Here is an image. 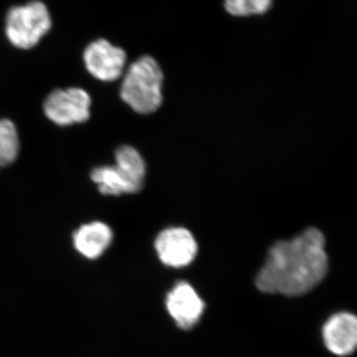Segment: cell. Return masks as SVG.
<instances>
[{"label":"cell","instance_id":"7c38bea8","mask_svg":"<svg viewBox=\"0 0 357 357\" xmlns=\"http://www.w3.org/2000/svg\"><path fill=\"white\" fill-rule=\"evenodd\" d=\"M273 0H223V7L234 17H249L267 13Z\"/></svg>","mask_w":357,"mask_h":357},{"label":"cell","instance_id":"ba28073f","mask_svg":"<svg viewBox=\"0 0 357 357\" xmlns=\"http://www.w3.org/2000/svg\"><path fill=\"white\" fill-rule=\"evenodd\" d=\"M166 306L178 328L183 330H190L196 326L204 310V301L185 282H180L169 292Z\"/></svg>","mask_w":357,"mask_h":357},{"label":"cell","instance_id":"8992f818","mask_svg":"<svg viewBox=\"0 0 357 357\" xmlns=\"http://www.w3.org/2000/svg\"><path fill=\"white\" fill-rule=\"evenodd\" d=\"M126 51L105 39L89 44L84 53L86 70L91 76L102 82L119 79L126 69Z\"/></svg>","mask_w":357,"mask_h":357},{"label":"cell","instance_id":"3957f363","mask_svg":"<svg viewBox=\"0 0 357 357\" xmlns=\"http://www.w3.org/2000/svg\"><path fill=\"white\" fill-rule=\"evenodd\" d=\"M146 166L135 148L122 146L115 152V164L93 169L91 178L105 196H121L141 191Z\"/></svg>","mask_w":357,"mask_h":357},{"label":"cell","instance_id":"8fae6325","mask_svg":"<svg viewBox=\"0 0 357 357\" xmlns=\"http://www.w3.org/2000/svg\"><path fill=\"white\" fill-rule=\"evenodd\" d=\"M20 150L17 129L9 119H0V169L13 164Z\"/></svg>","mask_w":357,"mask_h":357},{"label":"cell","instance_id":"7a4b0ae2","mask_svg":"<svg viewBox=\"0 0 357 357\" xmlns=\"http://www.w3.org/2000/svg\"><path fill=\"white\" fill-rule=\"evenodd\" d=\"M163 81L158 62L151 56H142L126 70L121 84L122 100L138 114H152L163 102Z\"/></svg>","mask_w":357,"mask_h":357},{"label":"cell","instance_id":"277c9868","mask_svg":"<svg viewBox=\"0 0 357 357\" xmlns=\"http://www.w3.org/2000/svg\"><path fill=\"white\" fill-rule=\"evenodd\" d=\"M50 13L43 2L32 1L11 8L7 14L6 32L13 46L31 49L51 29Z\"/></svg>","mask_w":357,"mask_h":357},{"label":"cell","instance_id":"52a82bcc","mask_svg":"<svg viewBox=\"0 0 357 357\" xmlns=\"http://www.w3.org/2000/svg\"><path fill=\"white\" fill-rule=\"evenodd\" d=\"M160 260L169 267L182 268L194 261L198 244L189 230L172 227L163 230L155 241Z\"/></svg>","mask_w":357,"mask_h":357},{"label":"cell","instance_id":"5b68a950","mask_svg":"<svg viewBox=\"0 0 357 357\" xmlns=\"http://www.w3.org/2000/svg\"><path fill=\"white\" fill-rule=\"evenodd\" d=\"M91 98L83 89H55L44 102V112L60 126L83 123L91 115Z\"/></svg>","mask_w":357,"mask_h":357},{"label":"cell","instance_id":"30bf717a","mask_svg":"<svg viewBox=\"0 0 357 357\" xmlns=\"http://www.w3.org/2000/svg\"><path fill=\"white\" fill-rule=\"evenodd\" d=\"M114 239V234L107 223L93 222L82 225L73 236L75 248L88 259H96L105 252Z\"/></svg>","mask_w":357,"mask_h":357},{"label":"cell","instance_id":"9c48e42d","mask_svg":"<svg viewBox=\"0 0 357 357\" xmlns=\"http://www.w3.org/2000/svg\"><path fill=\"white\" fill-rule=\"evenodd\" d=\"M326 349L338 356H347L356 351L357 319L349 312H338L328 319L323 328Z\"/></svg>","mask_w":357,"mask_h":357},{"label":"cell","instance_id":"6da1fadb","mask_svg":"<svg viewBox=\"0 0 357 357\" xmlns=\"http://www.w3.org/2000/svg\"><path fill=\"white\" fill-rule=\"evenodd\" d=\"M325 245V237L317 229H307L292 241L277 243L256 277V286L263 293L289 297L309 293L328 272Z\"/></svg>","mask_w":357,"mask_h":357}]
</instances>
